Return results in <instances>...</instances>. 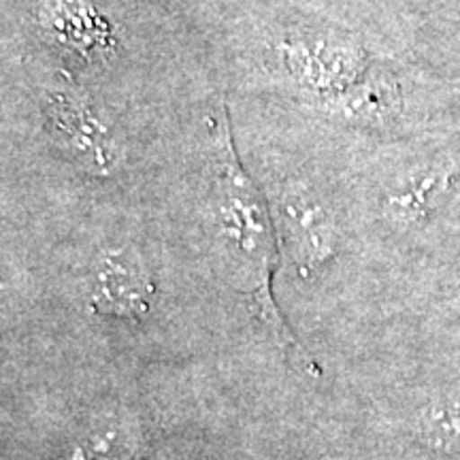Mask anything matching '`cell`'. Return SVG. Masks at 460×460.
Masks as SVG:
<instances>
[{
  "label": "cell",
  "mask_w": 460,
  "mask_h": 460,
  "mask_svg": "<svg viewBox=\"0 0 460 460\" xmlns=\"http://www.w3.org/2000/svg\"><path fill=\"white\" fill-rule=\"evenodd\" d=\"M147 290L146 278L128 256L111 252L102 258L96 271V303H105L109 312L130 314L132 309H143Z\"/></svg>",
  "instance_id": "3957f363"
},
{
  "label": "cell",
  "mask_w": 460,
  "mask_h": 460,
  "mask_svg": "<svg viewBox=\"0 0 460 460\" xmlns=\"http://www.w3.org/2000/svg\"><path fill=\"white\" fill-rule=\"evenodd\" d=\"M286 54L288 68H292L298 79L318 88H335L337 84L352 82L358 71V58L348 48L326 43L296 45L288 48Z\"/></svg>",
  "instance_id": "7a4b0ae2"
},
{
  "label": "cell",
  "mask_w": 460,
  "mask_h": 460,
  "mask_svg": "<svg viewBox=\"0 0 460 460\" xmlns=\"http://www.w3.org/2000/svg\"><path fill=\"white\" fill-rule=\"evenodd\" d=\"M48 28L58 34L60 41L75 45L79 51H99L109 45V32L96 17L88 0H51L45 7Z\"/></svg>",
  "instance_id": "277c9868"
},
{
  "label": "cell",
  "mask_w": 460,
  "mask_h": 460,
  "mask_svg": "<svg viewBox=\"0 0 460 460\" xmlns=\"http://www.w3.org/2000/svg\"><path fill=\"white\" fill-rule=\"evenodd\" d=\"M49 124L60 146L92 175H111L122 163V149L109 126L88 102L66 90H54L45 101Z\"/></svg>",
  "instance_id": "6da1fadb"
},
{
  "label": "cell",
  "mask_w": 460,
  "mask_h": 460,
  "mask_svg": "<svg viewBox=\"0 0 460 460\" xmlns=\"http://www.w3.org/2000/svg\"><path fill=\"white\" fill-rule=\"evenodd\" d=\"M286 217L296 252H301L303 258L312 264H320L331 256V228L315 200L303 194H292L286 199Z\"/></svg>",
  "instance_id": "5b68a950"
},
{
  "label": "cell",
  "mask_w": 460,
  "mask_h": 460,
  "mask_svg": "<svg viewBox=\"0 0 460 460\" xmlns=\"http://www.w3.org/2000/svg\"><path fill=\"white\" fill-rule=\"evenodd\" d=\"M135 447L137 439L130 429L107 427L101 430H92L62 460H128Z\"/></svg>",
  "instance_id": "8992f818"
}]
</instances>
